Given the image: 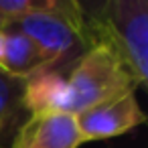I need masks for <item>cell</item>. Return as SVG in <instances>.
<instances>
[{
    "label": "cell",
    "mask_w": 148,
    "mask_h": 148,
    "mask_svg": "<svg viewBox=\"0 0 148 148\" xmlns=\"http://www.w3.org/2000/svg\"><path fill=\"white\" fill-rule=\"evenodd\" d=\"M67 79L69 112L81 114L97 103L136 91L138 81L124 59L106 43H93L71 67Z\"/></svg>",
    "instance_id": "obj_1"
},
{
    "label": "cell",
    "mask_w": 148,
    "mask_h": 148,
    "mask_svg": "<svg viewBox=\"0 0 148 148\" xmlns=\"http://www.w3.org/2000/svg\"><path fill=\"white\" fill-rule=\"evenodd\" d=\"M93 43L110 45L128 65L138 87L148 83V0H106L97 25L89 27Z\"/></svg>",
    "instance_id": "obj_2"
},
{
    "label": "cell",
    "mask_w": 148,
    "mask_h": 148,
    "mask_svg": "<svg viewBox=\"0 0 148 148\" xmlns=\"http://www.w3.org/2000/svg\"><path fill=\"white\" fill-rule=\"evenodd\" d=\"M0 29L16 31L29 37L53 61L55 69L67 63H75L93 45V39L85 25L55 12L25 14Z\"/></svg>",
    "instance_id": "obj_3"
},
{
    "label": "cell",
    "mask_w": 148,
    "mask_h": 148,
    "mask_svg": "<svg viewBox=\"0 0 148 148\" xmlns=\"http://www.w3.org/2000/svg\"><path fill=\"white\" fill-rule=\"evenodd\" d=\"M79 132L85 142L108 140L122 136L146 122V116L136 99V91H128L120 97L97 103L75 116Z\"/></svg>",
    "instance_id": "obj_4"
},
{
    "label": "cell",
    "mask_w": 148,
    "mask_h": 148,
    "mask_svg": "<svg viewBox=\"0 0 148 148\" xmlns=\"http://www.w3.org/2000/svg\"><path fill=\"white\" fill-rule=\"evenodd\" d=\"M75 114H29L14 134L10 148H79L83 144Z\"/></svg>",
    "instance_id": "obj_5"
},
{
    "label": "cell",
    "mask_w": 148,
    "mask_h": 148,
    "mask_svg": "<svg viewBox=\"0 0 148 148\" xmlns=\"http://www.w3.org/2000/svg\"><path fill=\"white\" fill-rule=\"evenodd\" d=\"M43 69H55V65L29 37L0 29V71L10 77L27 79Z\"/></svg>",
    "instance_id": "obj_6"
},
{
    "label": "cell",
    "mask_w": 148,
    "mask_h": 148,
    "mask_svg": "<svg viewBox=\"0 0 148 148\" xmlns=\"http://www.w3.org/2000/svg\"><path fill=\"white\" fill-rule=\"evenodd\" d=\"M23 108L29 114L43 112H69L67 79L57 69H43L25 79Z\"/></svg>",
    "instance_id": "obj_7"
},
{
    "label": "cell",
    "mask_w": 148,
    "mask_h": 148,
    "mask_svg": "<svg viewBox=\"0 0 148 148\" xmlns=\"http://www.w3.org/2000/svg\"><path fill=\"white\" fill-rule=\"evenodd\" d=\"M25 79L10 77L0 71V148H10L16 130L21 128Z\"/></svg>",
    "instance_id": "obj_8"
},
{
    "label": "cell",
    "mask_w": 148,
    "mask_h": 148,
    "mask_svg": "<svg viewBox=\"0 0 148 148\" xmlns=\"http://www.w3.org/2000/svg\"><path fill=\"white\" fill-rule=\"evenodd\" d=\"M33 12H55L87 27L83 14L79 12L73 0H0V27Z\"/></svg>",
    "instance_id": "obj_9"
},
{
    "label": "cell",
    "mask_w": 148,
    "mask_h": 148,
    "mask_svg": "<svg viewBox=\"0 0 148 148\" xmlns=\"http://www.w3.org/2000/svg\"><path fill=\"white\" fill-rule=\"evenodd\" d=\"M77 4L79 12L83 14L87 27H93L101 21L103 10H106V0H73Z\"/></svg>",
    "instance_id": "obj_10"
}]
</instances>
